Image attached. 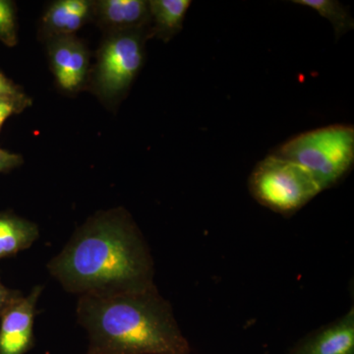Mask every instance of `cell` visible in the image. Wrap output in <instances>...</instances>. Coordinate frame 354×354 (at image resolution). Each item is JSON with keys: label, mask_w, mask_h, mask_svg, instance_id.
Returning <instances> with one entry per match:
<instances>
[{"label": "cell", "mask_w": 354, "mask_h": 354, "mask_svg": "<svg viewBox=\"0 0 354 354\" xmlns=\"http://www.w3.org/2000/svg\"><path fill=\"white\" fill-rule=\"evenodd\" d=\"M48 269L65 290L79 297L155 286L150 249L138 225L123 208L90 216L48 263Z\"/></svg>", "instance_id": "cell-1"}, {"label": "cell", "mask_w": 354, "mask_h": 354, "mask_svg": "<svg viewBox=\"0 0 354 354\" xmlns=\"http://www.w3.org/2000/svg\"><path fill=\"white\" fill-rule=\"evenodd\" d=\"M78 322L88 334L86 354H191L171 305L157 288L79 297Z\"/></svg>", "instance_id": "cell-2"}, {"label": "cell", "mask_w": 354, "mask_h": 354, "mask_svg": "<svg viewBox=\"0 0 354 354\" xmlns=\"http://www.w3.org/2000/svg\"><path fill=\"white\" fill-rule=\"evenodd\" d=\"M277 155L301 165L322 191L335 185L354 162V128L330 125L297 135L286 141Z\"/></svg>", "instance_id": "cell-3"}, {"label": "cell", "mask_w": 354, "mask_h": 354, "mask_svg": "<svg viewBox=\"0 0 354 354\" xmlns=\"http://www.w3.org/2000/svg\"><path fill=\"white\" fill-rule=\"evenodd\" d=\"M147 39V31L106 35L87 82L102 104L114 106L127 95L143 66Z\"/></svg>", "instance_id": "cell-4"}, {"label": "cell", "mask_w": 354, "mask_h": 354, "mask_svg": "<svg viewBox=\"0 0 354 354\" xmlns=\"http://www.w3.org/2000/svg\"><path fill=\"white\" fill-rule=\"evenodd\" d=\"M249 190L256 201L272 211L290 216L322 192L306 169L274 153L256 165Z\"/></svg>", "instance_id": "cell-5"}, {"label": "cell", "mask_w": 354, "mask_h": 354, "mask_svg": "<svg viewBox=\"0 0 354 354\" xmlns=\"http://www.w3.org/2000/svg\"><path fill=\"white\" fill-rule=\"evenodd\" d=\"M46 43L48 62L58 87L70 94L82 90L90 73V53L86 44L75 35Z\"/></svg>", "instance_id": "cell-6"}, {"label": "cell", "mask_w": 354, "mask_h": 354, "mask_svg": "<svg viewBox=\"0 0 354 354\" xmlns=\"http://www.w3.org/2000/svg\"><path fill=\"white\" fill-rule=\"evenodd\" d=\"M43 290L35 286L0 317V354H26L34 348L36 306Z\"/></svg>", "instance_id": "cell-7"}, {"label": "cell", "mask_w": 354, "mask_h": 354, "mask_svg": "<svg viewBox=\"0 0 354 354\" xmlns=\"http://www.w3.org/2000/svg\"><path fill=\"white\" fill-rule=\"evenodd\" d=\"M95 1L92 0H57L44 11L39 28L44 41L73 36L77 31L94 20Z\"/></svg>", "instance_id": "cell-8"}, {"label": "cell", "mask_w": 354, "mask_h": 354, "mask_svg": "<svg viewBox=\"0 0 354 354\" xmlns=\"http://www.w3.org/2000/svg\"><path fill=\"white\" fill-rule=\"evenodd\" d=\"M94 20L106 32L147 31L150 24L146 0H99L95 1Z\"/></svg>", "instance_id": "cell-9"}, {"label": "cell", "mask_w": 354, "mask_h": 354, "mask_svg": "<svg viewBox=\"0 0 354 354\" xmlns=\"http://www.w3.org/2000/svg\"><path fill=\"white\" fill-rule=\"evenodd\" d=\"M290 354H354V309L302 339Z\"/></svg>", "instance_id": "cell-10"}, {"label": "cell", "mask_w": 354, "mask_h": 354, "mask_svg": "<svg viewBox=\"0 0 354 354\" xmlns=\"http://www.w3.org/2000/svg\"><path fill=\"white\" fill-rule=\"evenodd\" d=\"M191 4L190 0H150L148 39L157 38L165 43L171 41L183 30Z\"/></svg>", "instance_id": "cell-11"}, {"label": "cell", "mask_w": 354, "mask_h": 354, "mask_svg": "<svg viewBox=\"0 0 354 354\" xmlns=\"http://www.w3.org/2000/svg\"><path fill=\"white\" fill-rule=\"evenodd\" d=\"M39 236L36 223L12 212H0V260L30 248Z\"/></svg>", "instance_id": "cell-12"}, {"label": "cell", "mask_w": 354, "mask_h": 354, "mask_svg": "<svg viewBox=\"0 0 354 354\" xmlns=\"http://www.w3.org/2000/svg\"><path fill=\"white\" fill-rule=\"evenodd\" d=\"M293 3L313 9L322 17L329 20L334 28L337 38H339L353 28V17L339 1H335V0H295Z\"/></svg>", "instance_id": "cell-13"}, {"label": "cell", "mask_w": 354, "mask_h": 354, "mask_svg": "<svg viewBox=\"0 0 354 354\" xmlns=\"http://www.w3.org/2000/svg\"><path fill=\"white\" fill-rule=\"evenodd\" d=\"M0 41L7 46L18 44L15 6L7 0H0Z\"/></svg>", "instance_id": "cell-14"}, {"label": "cell", "mask_w": 354, "mask_h": 354, "mask_svg": "<svg viewBox=\"0 0 354 354\" xmlns=\"http://www.w3.org/2000/svg\"><path fill=\"white\" fill-rule=\"evenodd\" d=\"M0 102H11L21 111L32 104L31 99L2 73H0Z\"/></svg>", "instance_id": "cell-15"}, {"label": "cell", "mask_w": 354, "mask_h": 354, "mask_svg": "<svg viewBox=\"0 0 354 354\" xmlns=\"http://www.w3.org/2000/svg\"><path fill=\"white\" fill-rule=\"evenodd\" d=\"M22 297L21 291L7 288L0 279V317L11 305L15 304Z\"/></svg>", "instance_id": "cell-16"}, {"label": "cell", "mask_w": 354, "mask_h": 354, "mask_svg": "<svg viewBox=\"0 0 354 354\" xmlns=\"http://www.w3.org/2000/svg\"><path fill=\"white\" fill-rule=\"evenodd\" d=\"M24 162L22 156L18 153L7 152L0 148V172L12 171Z\"/></svg>", "instance_id": "cell-17"}, {"label": "cell", "mask_w": 354, "mask_h": 354, "mask_svg": "<svg viewBox=\"0 0 354 354\" xmlns=\"http://www.w3.org/2000/svg\"><path fill=\"white\" fill-rule=\"evenodd\" d=\"M21 109L11 102H0V130L9 116L21 113Z\"/></svg>", "instance_id": "cell-18"}]
</instances>
